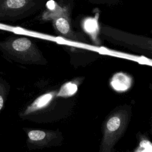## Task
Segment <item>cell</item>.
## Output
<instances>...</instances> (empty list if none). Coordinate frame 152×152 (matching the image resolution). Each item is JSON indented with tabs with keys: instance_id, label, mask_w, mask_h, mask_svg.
Returning <instances> with one entry per match:
<instances>
[{
	"instance_id": "13",
	"label": "cell",
	"mask_w": 152,
	"mask_h": 152,
	"mask_svg": "<svg viewBox=\"0 0 152 152\" xmlns=\"http://www.w3.org/2000/svg\"><path fill=\"white\" fill-rule=\"evenodd\" d=\"M90 3L96 5H110L118 3L121 0H87Z\"/></svg>"
},
{
	"instance_id": "3",
	"label": "cell",
	"mask_w": 152,
	"mask_h": 152,
	"mask_svg": "<svg viewBox=\"0 0 152 152\" xmlns=\"http://www.w3.org/2000/svg\"><path fill=\"white\" fill-rule=\"evenodd\" d=\"M99 34L104 40L113 44L137 52L151 53L152 40L150 37L125 32L103 24H100Z\"/></svg>"
},
{
	"instance_id": "1",
	"label": "cell",
	"mask_w": 152,
	"mask_h": 152,
	"mask_svg": "<svg viewBox=\"0 0 152 152\" xmlns=\"http://www.w3.org/2000/svg\"><path fill=\"white\" fill-rule=\"evenodd\" d=\"M73 0H49L45 4L42 20L51 21L57 33L65 39L90 46L88 40L81 33L74 30L72 24Z\"/></svg>"
},
{
	"instance_id": "2",
	"label": "cell",
	"mask_w": 152,
	"mask_h": 152,
	"mask_svg": "<svg viewBox=\"0 0 152 152\" xmlns=\"http://www.w3.org/2000/svg\"><path fill=\"white\" fill-rule=\"evenodd\" d=\"M0 50L8 58L26 64H42L46 62L36 44L24 36H11L0 42Z\"/></svg>"
},
{
	"instance_id": "5",
	"label": "cell",
	"mask_w": 152,
	"mask_h": 152,
	"mask_svg": "<svg viewBox=\"0 0 152 152\" xmlns=\"http://www.w3.org/2000/svg\"><path fill=\"white\" fill-rule=\"evenodd\" d=\"M47 0H0V16L22 18L45 7Z\"/></svg>"
},
{
	"instance_id": "9",
	"label": "cell",
	"mask_w": 152,
	"mask_h": 152,
	"mask_svg": "<svg viewBox=\"0 0 152 152\" xmlns=\"http://www.w3.org/2000/svg\"><path fill=\"white\" fill-rule=\"evenodd\" d=\"M27 143L29 145H40L47 144L56 137V134L52 132H47L39 129H30L27 131Z\"/></svg>"
},
{
	"instance_id": "10",
	"label": "cell",
	"mask_w": 152,
	"mask_h": 152,
	"mask_svg": "<svg viewBox=\"0 0 152 152\" xmlns=\"http://www.w3.org/2000/svg\"><path fill=\"white\" fill-rule=\"evenodd\" d=\"M78 90V85L75 82L68 81L64 83L56 94L58 97H69L74 96Z\"/></svg>"
},
{
	"instance_id": "12",
	"label": "cell",
	"mask_w": 152,
	"mask_h": 152,
	"mask_svg": "<svg viewBox=\"0 0 152 152\" xmlns=\"http://www.w3.org/2000/svg\"><path fill=\"white\" fill-rule=\"evenodd\" d=\"M135 152H152V145L148 140H142Z\"/></svg>"
},
{
	"instance_id": "11",
	"label": "cell",
	"mask_w": 152,
	"mask_h": 152,
	"mask_svg": "<svg viewBox=\"0 0 152 152\" xmlns=\"http://www.w3.org/2000/svg\"><path fill=\"white\" fill-rule=\"evenodd\" d=\"M10 90V86L3 78L0 77V115L4 108L8 95Z\"/></svg>"
},
{
	"instance_id": "7",
	"label": "cell",
	"mask_w": 152,
	"mask_h": 152,
	"mask_svg": "<svg viewBox=\"0 0 152 152\" xmlns=\"http://www.w3.org/2000/svg\"><path fill=\"white\" fill-rule=\"evenodd\" d=\"M55 95V92L51 91L39 96L20 112V116L22 118H27L33 113L45 109L50 103L53 99Z\"/></svg>"
},
{
	"instance_id": "4",
	"label": "cell",
	"mask_w": 152,
	"mask_h": 152,
	"mask_svg": "<svg viewBox=\"0 0 152 152\" xmlns=\"http://www.w3.org/2000/svg\"><path fill=\"white\" fill-rule=\"evenodd\" d=\"M129 117V112L122 109L115 112L107 119L104 126L100 152H111L125 131Z\"/></svg>"
},
{
	"instance_id": "8",
	"label": "cell",
	"mask_w": 152,
	"mask_h": 152,
	"mask_svg": "<svg viewBox=\"0 0 152 152\" xmlns=\"http://www.w3.org/2000/svg\"><path fill=\"white\" fill-rule=\"evenodd\" d=\"M132 85V78L128 74L118 72L113 74L110 81L112 88L118 93H124L130 89Z\"/></svg>"
},
{
	"instance_id": "6",
	"label": "cell",
	"mask_w": 152,
	"mask_h": 152,
	"mask_svg": "<svg viewBox=\"0 0 152 152\" xmlns=\"http://www.w3.org/2000/svg\"><path fill=\"white\" fill-rule=\"evenodd\" d=\"M99 12H96L94 16L87 17L84 18L81 23V26L84 32L89 37L93 44L97 47H99L101 45L99 39Z\"/></svg>"
}]
</instances>
